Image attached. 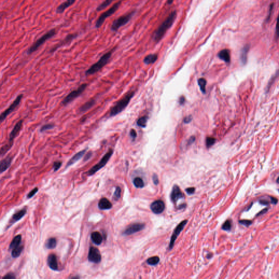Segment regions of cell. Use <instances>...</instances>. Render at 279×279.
<instances>
[{
	"mask_svg": "<svg viewBox=\"0 0 279 279\" xmlns=\"http://www.w3.org/2000/svg\"><path fill=\"white\" fill-rule=\"evenodd\" d=\"M177 11L175 10L171 12L164 21L158 27V28L154 32L153 34V40L155 43L160 42L162 38L164 37L167 30L172 27L174 24L177 18Z\"/></svg>",
	"mask_w": 279,
	"mask_h": 279,
	"instance_id": "cell-1",
	"label": "cell"
},
{
	"mask_svg": "<svg viewBox=\"0 0 279 279\" xmlns=\"http://www.w3.org/2000/svg\"><path fill=\"white\" fill-rule=\"evenodd\" d=\"M116 47L111 50L105 53L103 55L99 60L97 62L95 63L93 65L90 67L89 69H87L85 72V75L89 76L91 75H93L96 73H98L99 71H100L102 68L106 65L107 63L109 62L110 58H111L112 53L114 51Z\"/></svg>",
	"mask_w": 279,
	"mask_h": 279,
	"instance_id": "cell-2",
	"label": "cell"
},
{
	"mask_svg": "<svg viewBox=\"0 0 279 279\" xmlns=\"http://www.w3.org/2000/svg\"><path fill=\"white\" fill-rule=\"evenodd\" d=\"M134 95V92H129L125 95V97L120 100L111 109L110 111V117H113L122 112L128 106L131 99Z\"/></svg>",
	"mask_w": 279,
	"mask_h": 279,
	"instance_id": "cell-3",
	"label": "cell"
},
{
	"mask_svg": "<svg viewBox=\"0 0 279 279\" xmlns=\"http://www.w3.org/2000/svg\"><path fill=\"white\" fill-rule=\"evenodd\" d=\"M23 120H19L18 122L16 123V125H14L12 131H11L10 134L9 135V140H8V143L5 144L4 146H3L1 148V155L3 156L5 154H6L8 151L12 147L14 143V140L16 138V137L19 134L20 131H21V128L23 127Z\"/></svg>",
	"mask_w": 279,
	"mask_h": 279,
	"instance_id": "cell-4",
	"label": "cell"
},
{
	"mask_svg": "<svg viewBox=\"0 0 279 279\" xmlns=\"http://www.w3.org/2000/svg\"><path fill=\"white\" fill-rule=\"evenodd\" d=\"M56 34H57V31L56 29H51L49 31L45 33L44 34H43L40 38L37 39L36 42L33 43V44L27 50V54L28 55H31L32 53L36 51L42 45L44 44L48 40H49L52 37L55 36Z\"/></svg>",
	"mask_w": 279,
	"mask_h": 279,
	"instance_id": "cell-5",
	"label": "cell"
},
{
	"mask_svg": "<svg viewBox=\"0 0 279 279\" xmlns=\"http://www.w3.org/2000/svg\"><path fill=\"white\" fill-rule=\"evenodd\" d=\"M135 13V11H132L126 14L120 16L118 18L115 19V20L112 22V24H111V30L112 32H117L118 30L120 29V27L128 24L131 18H133Z\"/></svg>",
	"mask_w": 279,
	"mask_h": 279,
	"instance_id": "cell-6",
	"label": "cell"
},
{
	"mask_svg": "<svg viewBox=\"0 0 279 279\" xmlns=\"http://www.w3.org/2000/svg\"><path fill=\"white\" fill-rule=\"evenodd\" d=\"M122 2V1H118L117 2L115 3V4L112 5L111 7H110L108 10L102 13V14L99 16V18L96 22L95 27L96 29L100 28L103 25V24L104 23L105 21L106 20V19L107 18L112 16L113 14H115L116 11H117L118 8H120V5H121Z\"/></svg>",
	"mask_w": 279,
	"mask_h": 279,
	"instance_id": "cell-7",
	"label": "cell"
},
{
	"mask_svg": "<svg viewBox=\"0 0 279 279\" xmlns=\"http://www.w3.org/2000/svg\"><path fill=\"white\" fill-rule=\"evenodd\" d=\"M113 153V149H110L107 153L105 154L101 160L99 161V162L97 163V164L95 165L94 166L92 167L91 169L87 172V176H93L96 172H98L100 169H102L103 167H104L106 164H107V162H109L111 157H112Z\"/></svg>",
	"mask_w": 279,
	"mask_h": 279,
	"instance_id": "cell-8",
	"label": "cell"
},
{
	"mask_svg": "<svg viewBox=\"0 0 279 279\" xmlns=\"http://www.w3.org/2000/svg\"><path fill=\"white\" fill-rule=\"evenodd\" d=\"M87 87V84H83L79 86L78 89L71 92L66 96L61 102L62 104L64 106L69 104L71 102H73L74 100L81 96V94L85 91Z\"/></svg>",
	"mask_w": 279,
	"mask_h": 279,
	"instance_id": "cell-9",
	"label": "cell"
},
{
	"mask_svg": "<svg viewBox=\"0 0 279 279\" xmlns=\"http://www.w3.org/2000/svg\"><path fill=\"white\" fill-rule=\"evenodd\" d=\"M23 97V94H21L19 95L18 97L16 98L15 100L12 103V104L9 106L7 109L5 110L0 115V121L2 123L5 120V118L7 117L8 115H10L12 112H13L18 107L20 102L21 99Z\"/></svg>",
	"mask_w": 279,
	"mask_h": 279,
	"instance_id": "cell-10",
	"label": "cell"
},
{
	"mask_svg": "<svg viewBox=\"0 0 279 279\" xmlns=\"http://www.w3.org/2000/svg\"><path fill=\"white\" fill-rule=\"evenodd\" d=\"M78 33H71L68 34L67 36L65 37L64 39L61 40L60 42L58 43L57 44L55 45L54 47H52L51 50H50V53H53V52L56 51L58 49L61 47H62L63 46H65L66 45L69 44L71 43L73 40L76 39L78 37Z\"/></svg>",
	"mask_w": 279,
	"mask_h": 279,
	"instance_id": "cell-11",
	"label": "cell"
},
{
	"mask_svg": "<svg viewBox=\"0 0 279 279\" xmlns=\"http://www.w3.org/2000/svg\"><path fill=\"white\" fill-rule=\"evenodd\" d=\"M88 260L90 262L99 263L102 261V255L97 248L91 246L89 249Z\"/></svg>",
	"mask_w": 279,
	"mask_h": 279,
	"instance_id": "cell-12",
	"label": "cell"
},
{
	"mask_svg": "<svg viewBox=\"0 0 279 279\" xmlns=\"http://www.w3.org/2000/svg\"><path fill=\"white\" fill-rule=\"evenodd\" d=\"M145 227V225L142 223H134L128 226L123 232V235H130L139 232L143 230Z\"/></svg>",
	"mask_w": 279,
	"mask_h": 279,
	"instance_id": "cell-13",
	"label": "cell"
},
{
	"mask_svg": "<svg viewBox=\"0 0 279 279\" xmlns=\"http://www.w3.org/2000/svg\"><path fill=\"white\" fill-rule=\"evenodd\" d=\"M187 222H188V220H184V221L181 222L180 224L178 225L176 227V228H175V231H174V232L173 233L172 236H171V238L170 245H169V248H170V250L172 249L173 247L174 244H175V241L176 240L178 236L180 235V232H182V230L184 229V226H185V225L187 224Z\"/></svg>",
	"mask_w": 279,
	"mask_h": 279,
	"instance_id": "cell-14",
	"label": "cell"
},
{
	"mask_svg": "<svg viewBox=\"0 0 279 279\" xmlns=\"http://www.w3.org/2000/svg\"><path fill=\"white\" fill-rule=\"evenodd\" d=\"M26 213H27V209L26 208H24L20 210L19 211H17L16 213L14 214L11 218V219H10L9 221L8 222V225L7 226V227L6 230L8 229V228L11 227L12 225H13L14 224H15L16 222L21 220L26 215Z\"/></svg>",
	"mask_w": 279,
	"mask_h": 279,
	"instance_id": "cell-15",
	"label": "cell"
},
{
	"mask_svg": "<svg viewBox=\"0 0 279 279\" xmlns=\"http://www.w3.org/2000/svg\"><path fill=\"white\" fill-rule=\"evenodd\" d=\"M164 202L162 200H157L154 201L151 205V209L152 211L156 214H161L164 211Z\"/></svg>",
	"mask_w": 279,
	"mask_h": 279,
	"instance_id": "cell-16",
	"label": "cell"
},
{
	"mask_svg": "<svg viewBox=\"0 0 279 279\" xmlns=\"http://www.w3.org/2000/svg\"><path fill=\"white\" fill-rule=\"evenodd\" d=\"M184 197V195L178 185H174L171 194V198L173 202H176L180 199Z\"/></svg>",
	"mask_w": 279,
	"mask_h": 279,
	"instance_id": "cell-17",
	"label": "cell"
},
{
	"mask_svg": "<svg viewBox=\"0 0 279 279\" xmlns=\"http://www.w3.org/2000/svg\"><path fill=\"white\" fill-rule=\"evenodd\" d=\"M47 263L48 266L52 270L58 271V270L57 257L55 254H50L48 256L47 259Z\"/></svg>",
	"mask_w": 279,
	"mask_h": 279,
	"instance_id": "cell-18",
	"label": "cell"
},
{
	"mask_svg": "<svg viewBox=\"0 0 279 279\" xmlns=\"http://www.w3.org/2000/svg\"><path fill=\"white\" fill-rule=\"evenodd\" d=\"M86 150L87 149H83L81 151L78 152L77 153H76L74 156H73L71 158L69 161H68L67 164V165L65 166V169L68 168V167L71 166L72 165L74 164L75 162L78 161L79 160L82 158V157L84 156V154L86 153Z\"/></svg>",
	"mask_w": 279,
	"mask_h": 279,
	"instance_id": "cell-19",
	"label": "cell"
},
{
	"mask_svg": "<svg viewBox=\"0 0 279 279\" xmlns=\"http://www.w3.org/2000/svg\"><path fill=\"white\" fill-rule=\"evenodd\" d=\"M76 1V0H66L59 6H58V8H56V12L57 14H62L65 11V9L73 5L75 2Z\"/></svg>",
	"mask_w": 279,
	"mask_h": 279,
	"instance_id": "cell-20",
	"label": "cell"
},
{
	"mask_svg": "<svg viewBox=\"0 0 279 279\" xmlns=\"http://www.w3.org/2000/svg\"><path fill=\"white\" fill-rule=\"evenodd\" d=\"M12 160H13L12 157H11L10 155H8L6 158H5V159H3L1 160V164H0V172H1V173L5 172V171L8 169L9 166H11Z\"/></svg>",
	"mask_w": 279,
	"mask_h": 279,
	"instance_id": "cell-21",
	"label": "cell"
},
{
	"mask_svg": "<svg viewBox=\"0 0 279 279\" xmlns=\"http://www.w3.org/2000/svg\"><path fill=\"white\" fill-rule=\"evenodd\" d=\"M98 206L100 210H108L112 208V204L106 198H102L99 200Z\"/></svg>",
	"mask_w": 279,
	"mask_h": 279,
	"instance_id": "cell-22",
	"label": "cell"
},
{
	"mask_svg": "<svg viewBox=\"0 0 279 279\" xmlns=\"http://www.w3.org/2000/svg\"><path fill=\"white\" fill-rule=\"evenodd\" d=\"M218 56L220 60L224 61V62L227 63L230 62L231 56H230V51L229 50H222L218 54Z\"/></svg>",
	"mask_w": 279,
	"mask_h": 279,
	"instance_id": "cell-23",
	"label": "cell"
},
{
	"mask_svg": "<svg viewBox=\"0 0 279 279\" xmlns=\"http://www.w3.org/2000/svg\"><path fill=\"white\" fill-rule=\"evenodd\" d=\"M95 104H96V100L94 99H91L88 102H86L84 104L82 105L81 107L79 108L78 111L80 113H85L93 107Z\"/></svg>",
	"mask_w": 279,
	"mask_h": 279,
	"instance_id": "cell-24",
	"label": "cell"
},
{
	"mask_svg": "<svg viewBox=\"0 0 279 279\" xmlns=\"http://www.w3.org/2000/svg\"><path fill=\"white\" fill-rule=\"evenodd\" d=\"M91 238L92 242L94 243V244L97 245H100L103 240V238L102 237V235L99 232H97V231H95V232L92 233L91 235Z\"/></svg>",
	"mask_w": 279,
	"mask_h": 279,
	"instance_id": "cell-25",
	"label": "cell"
},
{
	"mask_svg": "<svg viewBox=\"0 0 279 279\" xmlns=\"http://www.w3.org/2000/svg\"><path fill=\"white\" fill-rule=\"evenodd\" d=\"M249 49H250V46L249 45H246L241 50L240 56V61L243 65H245L247 61L248 53L249 52Z\"/></svg>",
	"mask_w": 279,
	"mask_h": 279,
	"instance_id": "cell-26",
	"label": "cell"
},
{
	"mask_svg": "<svg viewBox=\"0 0 279 279\" xmlns=\"http://www.w3.org/2000/svg\"><path fill=\"white\" fill-rule=\"evenodd\" d=\"M21 235H18L16 236L15 237L13 238V240L12 241L10 245L9 246V249L10 250H13V249L18 246L20 245V243L21 242Z\"/></svg>",
	"mask_w": 279,
	"mask_h": 279,
	"instance_id": "cell-27",
	"label": "cell"
},
{
	"mask_svg": "<svg viewBox=\"0 0 279 279\" xmlns=\"http://www.w3.org/2000/svg\"><path fill=\"white\" fill-rule=\"evenodd\" d=\"M158 55L157 54H149L146 56L144 58V62L146 65L153 64L157 61Z\"/></svg>",
	"mask_w": 279,
	"mask_h": 279,
	"instance_id": "cell-28",
	"label": "cell"
},
{
	"mask_svg": "<svg viewBox=\"0 0 279 279\" xmlns=\"http://www.w3.org/2000/svg\"><path fill=\"white\" fill-rule=\"evenodd\" d=\"M57 240L55 238H50L47 239L45 243V247L47 249H53L56 247Z\"/></svg>",
	"mask_w": 279,
	"mask_h": 279,
	"instance_id": "cell-29",
	"label": "cell"
},
{
	"mask_svg": "<svg viewBox=\"0 0 279 279\" xmlns=\"http://www.w3.org/2000/svg\"><path fill=\"white\" fill-rule=\"evenodd\" d=\"M24 249V246L22 245H19L18 246L13 249L12 251V256L13 258H17L21 255L22 251Z\"/></svg>",
	"mask_w": 279,
	"mask_h": 279,
	"instance_id": "cell-30",
	"label": "cell"
},
{
	"mask_svg": "<svg viewBox=\"0 0 279 279\" xmlns=\"http://www.w3.org/2000/svg\"><path fill=\"white\" fill-rule=\"evenodd\" d=\"M115 0H105L103 2L100 4L98 7H97V12H100V11H103L105 9V8H107V7L109 5H111V3Z\"/></svg>",
	"mask_w": 279,
	"mask_h": 279,
	"instance_id": "cell-31",
	"label": "cell"
},
{
	"mask_svg": "<svg viewBox=\"0 0 279 279\" xmlns=\"http://www.w3.org/2000/svg\"><path fill=\"white\" fill-rule=\"evenodd\" d=\"M198 85L200 89H201V91L202 93L205 94L206 93V86L207 81L205 78H200L198 80Z\"/></svg>",
	"mask_w": 279,
	"mask_h": 279,
	"instance_id": "cell-32",
	"label": "cell"
},
{
	"mask_svg": "<svg viewBox=\"0 0 279 279\" xmlns=\"http://www.w3.org/2000/svg\"><path fill=\"white\" fill-rule=\"evenodd\" d=\"M133 184L136 188H142L145 186L143 180L140 177H136L133 180Z\"/></svg>",
	"mask_w": 279,
	"mask_h": 279,
	"instance_id": "cell-33",
	"label": "cell"
},
{
	"mask_svg": "<svg viewBox=\"0 0 279 279\" xmlns=\"http://www.w3.org/2000/svg\"><path fill=\"white\" fill-rule=\"evenodd\" d=\"M147 120H148V117L147 116H144V117L140 118L137 121V125L141 128H145L146 127V124L147 122Z\"/></svg>",
	"mask_w": 279,
	"mask_h": 279,
	"instance_id": "cell-34",
	"label": "cell"
},
{
	"mask_svg": "<svg viewBox=\"0 0 279 279\" xmlns=\"http://www.w3.org/2000/svg\"><path fill=\"white\" fill-rule=\"evenodd\" d=\"M160 261V258L158 256L152 257L147 260V263L151 266H155L158 264Z\"/></svg>",
	"mask_w": 279,
	"mask_h": 279,
	"instance_id": "cell-35",
	"label": "cell"
},
{
	"mask_svg": "<svg viewBox=\"0 0 279 279\" xmlns=\"http://www.w3.org/2000/svg\"><path fill=\"white\" fill-rule=\"evenodd\" d=\"M55 126V124H51V123L44 124V125L42 126V127L40 129V133H44V132L46 131L51 130V129H52L54 128Z\"/></svg>",
	"mask_w": 279,
	"mask_h": 279,
	"instance_id": "cell-36",
	"label": "cell"
},
{
	"mask_svg": "<svg viewBox=\"0 0 279 279\" xmlns=\"http://www.w3.org/2000/svg\"><path fill=\"white\" fill-rule=\"evenodd\" d=\"M215 141H216V139L215 138H211V137L207 138L206 140V145L207 147L208 148H210L215 143Z\"/></svg>",
	"mask_w": 279,
	"mask_h": 279,
	"instance_id": "cell-37",
	"label": "cell"
},
{
	"mask_svg": "<svg viewBox=\"0 0 279 279\" xmlns=\"http://www.w3.org/2000/svg\"><path fill=\"white\" fill-rule=\"evenodd\" d=\"M121 196V189L119 187H117L116 188V190L115 191V193L113 194V198L115 201H117Z\"/></svg>",
	"mask_w": 279,
	"mask_h": 279,
	"instance_id": "cell-38",
	"label": "cell"
},
{
	"mask_svg": "<svg viewBox=\"0 0 279 279\" xmlns=\"http://www.w3.org/2000/svg\"><path fill=\"white\" fill-rule=\"evenodd\" d=\"M231 227H232L231 222L229 220H228L227 221L225 222L224 224H223L222 226V230H225V231H229L231 229Z\"/></svg>",
	"mask_w": 279,
	"mask_h": 279,
	"instance_id": "cell-39",
	"label": "cell"
},
{
	"mask_svg": "<svg viewBox=\"0 0 279 279\" xmlns=\"http://www.w3.org/2000/svg\"><path fill=\"white\" fill-rule=\"evenodd\" d=\"M62 165V162L61 161L54 162L53 164V169H54V172H56L59 170L60 168L61 167Z\"/></svg>",
	"mask_w": 279,
	"mask_h": 279,
	"instance_id": "cell-40",
	"label": "cell"
},
{
	"mask_svg": "<svg viewBox=\"0 0 279 279\" xmlns=\"http://www.w3.org/2000/svg\"><path fill=\"white\" fill-rule=\"evenodd\" d=\"M275 38L276 39H279V14L277 18V25H276V29H275Z\"/></svg>",
	"mask_w": 279,
	"mask_h": 279,
	"instance_id": "cell-41",
	"label": "cell"
},
{
	"mask_svg": "<svg viewBox=\"0 0 279 279\" xmlns=\"http://www.w3.org/2000/svg\"><path fill=\"white\" fill-rule=\"evenodd\" d=\"M38 188H34L33 190H32L27 194V198H32V197L38 192Z\"/></svg>",
	"mask_w": 279,
	"mask_h": 279,
	"instance_id": "cell-42",
	"label": "cell"
},
{
	"mask_svg": "<svg viewBox=\"0 0 279 279\" xmlns=\"http://www.w3.org/2000/svg\"><path fill=\"white\" fill-rule=\"evenodd\" d=\"M239 223L240 224L243 225H244L245 226H250V225H251L252 224V221H250V220H240L239 221Z\"/></svg>",
	"mask_w": 279,
	"mask_h": 279,
	"instance_id": "cell-43",
	"label": "cell"
},
{
	"mask_svg": "<svg viewBox=\"0 0 279 279\" xmlns=\"http://www.w3.org/2000/svg\"><path fill=\"white\" fill-rule=\"evenodd\" d=\"M3 279H16V277L14 274L9 273L8 274H6L5 276L3 277Z\"/></svg>",
	"mask_w": 279,
	"mask_h": 279,
	"instance_id": "cell-44",
	"label": "cell"
},
{
	"mask_svg": "<svg viewBox=\"0 0 279 279\" xmlns=\"http://www.w3.org/2000/svg\"><path fill=\"white\" fill-rule=\"evenodd\" d=\"M186 192L189 194V195H192L194 193H195V188H189L186 189Z\"/></svg>",
	"mask_w": 279,
	"mask_h": 279,
	"instance_id": "cell-45",
	"label": "cell"
},
{
	"mask_svg": "<svg viewBox=\"0 0 279 279\" xmlns=\"http://www.w3.org/2000/svg\"><path fill=\"white\" fill-rule=\"evenodd\" d=\"M193 119V117L191 116H188L187 117L184 118V122L186 123V124H188V123H189L190 122L191 120Z\"/></svg>",
	"mask_w": 279,
	"mask_h": 279,
	"instance_id": "cell-46",
	"label": "cell"
},
{
	"mask_svg": "<svg viewBox=\"0 0 279 279\" xmlns=\"http://www.w3.org/2000/svg\"><path fill=\"white\" fill-rule=\"evenodd\" d=\"M92 155V152H89L87 153V154H86L85 157V158H84V162H86L87 160H88L89 159H90L91 158Z\"/></svg>",
	"mask_w": 279,
	"mask_h": 279,
	"instance_id": "cell-47",
	"label": "cell"
},
{
	"mask_svg": "<svg viewBox=\"0 0 279 279\" xmlns=\"http://www.w3.org/2000/svg\"><path fill=\"white\" fill-rule=\"evenodd\" d=\"M130 135H131V136L133 138H135L137 136V134H136V131L134 130V129H131V131H130Z\"/></svg>",
	"mask_w": 279,
	"mask_h": 279,
	"instance_id": "cell-48",
	"label": "cell"
},
{
	"mask_svg": "<svg viewBox=\"0 0 279 279\" xmlns=\"http://www.w3.org/2000/svg\"><path fill=\"white\" fill-rule=\"evenodd\" d=\"M153 183H154V184H155V185H157L159 183V180H158V177L157 175H153Z\"/></svg>",
	"mask_w": 279,
	"mask_h": 279,
	"instance_id": "cell-49",
	"label": "cell"
},
{
	"mask_svg": "<svg viewBox=\"0 0 279 279\" xmlns=\"http://www.w3.org/2000/svg\"><path fill=\"white\" fill-rule=\"evenodd\" d=\"M195 138L194 136H191V137L189 139V140H188V145H189L193 144V143H194V142H195Z\"/></svg>",
	"mask_w": 279,
	"mask_h": 279,
	"instance_id": "cell-50",
	"label": "cell"
},
{
	"mask_svg": "<svg viewBox=\"0 0 279 279\" xmlns=\"http://www.w3.org/2000/svg\"><path fill=\"white\" fill-rule=\"evenodd\" d=\"M260 203L263 204L264 206H267L268 205L269 202L267 200H260Z\"/></svg>",
	"mask_w": 279,
	"mask_h": 279,
	"instance_id": "cell-51",
	"label": "cell"
},
{
	"mask_svg": "<svg viewBox=\"0 0 279 279\" xmlns=\"http://www.w3.org/2000/svg\"><path fill=\"white\" fill-rule=\"evenodd\" d=\"M185 98H184V97L182 96V97H180V99H179V103H180V104H184V103H185Z\"/></svg>",
	"mask_w": 279,
	"mask_h": 279,
	"instance_id": "cell-52",
	"label": "cell"
},
{
	"mask_svg": "<svg viewBox=\"0 0 279 279\" xmlns=\"http://www.w3.org/2000/svg\"><path fill=\"white\" fill-rule=\"evenodd\" d=\"M270 198H271V202L272 204H276L277 203V198H275V197H270Z\"/></svg>",
	"mask_w": 279,
	"mask_h": 279,
	"instance_id": "cell-53",
	"label": "cell"
},
{
	"mask_svg": "<svg viewBox=\"0 0 279 279\" xmlns=\"http://www.w3.org/2000/svg\"><path fill=\"white\" fill-rule=\"evenodd\" d=\"M268 211V208L264 209L262 211H260V212L258 213V214L257 215L259 216V215H262V214H264V213H265L266 211Z\"/></svg>",
	"mask_w": 279,
	"mask_h": 279,
	"instance_id": "cell-54",
	"label": "cell"
},
{
	"mask_svg": "<svg viewBox=\"0 0 279 279\" xmlns=\"http://www.w3.org/2000/svg\"><path fill=\"white\" fill-rule=\"evenodd\" d=\"M174 0H167V3L169 5H171L173 2Z\"/></svg>",
	"mask_w": 279,
	"mask_h": 279,
	"instance_id": "cell-55",
	"label": "cell"
},
{
	"mask_svg": "<svg viewBox=\"0 0 279 279\" xmlns=\"http://www.w3.org/2000/svg\"><path fill=\"white\" fill-rule=\"evenodd\" d=\"M71 278H74V279H75V278H80V277H72Z\"/></svg>",
	"mask_w": 279,
	"mask_h": 279,
	"instance_id": "cell-56",
	"label": "cell"
},
{
	"mask_svg": "<svg viewBox=\"0 0 279 279\" xmlns=\"http://www.w3.org/2000/svg\"><path fill=\"white\" fill-rule=\"evenodd\" d=\"M277 182L279 184V177L277 178Z\"/></svg>",
	"mask_w": 279,
	"mask_h": 279,
	"instance_id": "cell-57",
	"label": "cell"
}]
</instances>
